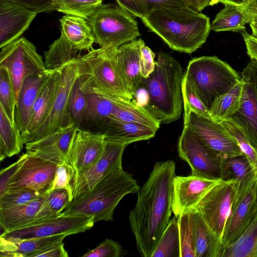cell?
Returning a JSON list of instances; mask_svg holds the SVG:
<instances>
[{
    "label": "cell",
    "mask_w": 257,
    "mask_h": 257,
    "mask_svg": "<svg viewBox=\"0 0 257 257\" xmlns=\"http://www.w3.org/2000/svg\"><path fill=\"white\" fill-rule=\"evenodd\" d=\"M257 210V178L241 196L235 197L226 220L221 239L223 248L243 234Z\"/></svg>",
    "instance_id": "ffe728a7"
},
{
    "label": "cell",
    "mask_w": 257,
    "mask_h": 257,
    "mask_svg": "<svg viewBox=\"0 0 257 257\" xmlns=\"http://www.w3.org/2000/svg\"><path fill=\"white\" fill-rule=\"evenodd\" d=\"M140 189L132 175L119 168L101 178L89 193L70 201L62 212L94 216L95 223L112 221L114 211L121 200L127 194L137 193Z\"/></svg>",
    "instance_id": "277c9868"
},
{
    "label": "cell",
    "mask_w": 257,
    "mask_h": 257,
    "mask_svg": "<svg viewBox=\"0 0 257 257\" xmlns=\"http://www.w3.org/2000/svg\"><path fill=\"white\" fill-rule=\"evenodd\" d=\"M141 73L143 78H147L155 67V54L143 40L141 45Z\"/></svg>",
    "instance_id": "681fc988"
},
{
    "label": "cell",
    "mask_w": 257,
    "mask_h": 257,
    "mask_svg": "<svg viewBox=\"0 0 257 257\" xmlns=\"http://www.w3.org/2000/svg\"><path fill=\"white\" fill-rule=\"evenodd\" d=\"M248 23L240 6L225 4L224 8L216 15L211 29L216 32H240L245 30V25Z\"/></svg>",
    "instance_id": "8d00e7d4"
},
{
    "label": "cell",
    "mask_w": 257,
    "mask_h": 257,
    "mask_svg": "<svg viewBox=\"0 0 257 257\" xmlns=\"http://www.w3.org/2000/svg\"><path fill=\"white\" fill-rule=\"evenodd\" d=\"M25 156V154H23L17 162L1 170L0 172V197L8 190V185L23 162Z\"/></svg>",
    "instance_id": "f907efd6"
},
{
    "label": "cell",
    "mask_w": 257,
    "mask_h": 257,
    "mask_svg": "<svg viewBox=\"0 0 257 257\" xmlns=\"http://www.w3.org/2000/svg\"><path fill=\"white\" fill-rule=\"evenodd\" d=\"M220 180L190 174L176 175L172 182V207L174 216L195 210L205 195Z\"/></svg>",
    "instance_id": "ac0fdd59"
},
{
    "label": "cell",
    "mask_w": 257,
    "mask_h": 257,
    "mask_svg": "<svg viewBox=\"0 0 257 257\" xmlns=\"http://www.w3.org/2000/svg\"><path fill=\"white\" fill-rule=\"evenodd\" d=\"M47 194L24 204L0 209V224L8 231L33 221Z\"/></svg>",
    "instance_id": "4dcf8cb0"
},
{
    "label": "cell",
    "mask_w": 257,
    "mask_h": 257,
    "mask_svg": "<svg viewBox=\"0 0 257 257\" xmlns=\"http://www.w3.org/2000/svg\"><path fill=\"white\" fill-rule=\"evenodd\" d=\"M193 211L178 218L180 245V257H195Z\"/></svg>",
    "instance_id": "7bdbcfd3"
},
{
    "label": "cell",
    "mask_w": 257,
    "mask_h": 257,
    "mask_svg": "<svg viewBox=\"0 0 257 257\" xmlns=\"http://www.w3.org/2000/svg\"><path fill=\"white\" fill-rule=\"evenodd\" d=\"M126 250L120 243L111 239H106L98 246L84 254L83 257H122Z\"/></svg>",
    "instance_id": "7dc6e473"
},
{
    "label": "cell",
    "mask_w": 257,
    "mask_h": 257,
    "mask_svg": "<svg viewBox=\"0 0 257 257\" xmlns=\"http://www.w3.org/2000/svg\"><path fill=\"white\" fill-rule=\"evenodd\" d=\"M238 185L235 181L220 180L205 195L195 209L221 240Z\"/></svg>",
    "instance_id": "4fadbf2b"
},
{
    "label": "cell",
    "mask_w": 257,
    "mask_h": 257,
    "mask_svg": "<svg viewBox=\"0 0 257 257\" xmlns=\"http://www.w3.org/2000/svg\"><path fill=\"white\" fill-rule=\"evenodd\" d=\"M52 71L29 75L23 82L15 108V122L23 138L27 133L34 104Z\"/></svg>",
    "instance_id": "603a6c76"
},
{
    "label": "cell",
    "mask_w": 257,
    "mask_h": 257,
    "mask_svg": "<svg viewBox=\"0 0 257 257\" xmlns=\"http://www.w3.org/2000/svg\"><path fill=\"white\" fill-rule=\"evenodd\" d=\"M94 216L60 214L34 220L24 226L10 230L2 238L10 242H17L33 238L58 234L69 235L83 232L93 227Z\"/></svg>",
    "instance_id": "9c48e42d"
},
{
    "label": "cell",
    "mask_w": 257,
    "mask_h": 257,
    "mask_svg": "<svg viewBox=\"0 0 257 257\" xmlns=\"http://www.w3.org/2000/svg\"><path fill=\"white\" fill-rule=\"evenodd\" d=\"M195 257H221V240L196 210L193 211Z\"/></svg>",
    "instance_id": "f1b7e54d"
},
{
    "label": "cell",
    "mask_w": 257,
    "mask_h": 257,
    "mask_svg": "<svg viewBox=\"0 0 257 257\" xmlns=\"http://www.w3.org/2000/svg\"><path fill=\"white\" fill-rule=\"evenodd\" d=\"M221 257H257V210L240 237L223 248Z\"/></svg>",
    "instance_id": "836d02e7"
},
{
    "label": "cell",
    "mask_w": 257,
    "mask_h": 257,
    "mask_svg": "<svg viewBox=\"0 0 257 257\" xmlns=\"http://www.w3.org/2000/svg\"><path fill=\"white\" fill-rule=\"evenodd\" d=\"M128 145L105 140L104 151L99 161L70 179V201L89 193L101 178L111 171L122 168L123 153Z\"/></svg>",
    "instance_id": "5bb4252c"
},
{
    "label": "cell",
    "mask_w": 257,
    "mask_h": 257,
    "mask_svg": "<svg viewBox=\"0 0 257 257\" xmlns=\"http://www.w3.org/2000/svg\"><path fill=\"white\" fill-rule=\"evenodd\" d=\"M179 157L189 165L191 174L221 180L223 158L205 146L187 124L179 138Z\"/></svg>",
    "instance_id": "7c38bea8"
},
{
    "label": "cell",
    "mask_w": 257,
    "mask_h": 257,
    "mask_svg": "<svg viewBox=\"0 0 257 257\" xmlns=\"http://www.w3.org/2000/svg\"><path fill=\"white\" fill-rule=\"evenodd\" d=\"M115 48L93 49L81 55L80 68L94 86L107 93L132 100V93L115 60Z\"/></svg>",
    "instance_id": "52a82bcc"
},
{
    "label": "cell",
    "mask_w": 257,
    "mask_h": 257,
    "mask_svg": "<svg viewBox=\"0 0 257 257\" xmlns=\"http://www.w3.org/2000/svg\"><path fill=\"white\" fill-rule=\"evenodd\" d=\"M85 78V74L80 68V74L72 85L69 98V113L73 122L78 129L81 124L87 106V98L83 89Z\"/></svg>",
    "instance_id": "ab89813d"
},
{
    "label": "cell",
    "mask_w": 257,
    "mask_h": 257,
    "mask_svg": "<svg viewBox=\"0 0 257 257\" xmlns=\"http://www.w3.org/2000/svg\"><path fill=\"white\" fill-rule=\"evenodd\" d=\"M152 257H180L179 226L175 216L170 220Z\"/></svg>",
    "instance_id": "f35d334b"
},
{
    "label": "cell",
    "mask_w": 257,
    "mask_h": 257,
    "mask_svg": "<svg viewBox=\"0 0 257 257\" xmlns=\"http://www.w3.org/2000/svg\"><path fill=\"white\" fill-rule=\"evenodd\" d=\"M63 241L59 242L35 254L33 257H67Z\"/></svg>",
    "instance_id": "db71d44e"
},
{
    "label": "cell",
    "mask_w": 257,
    "mask_h": 257,
    "mask_svg": "<svg viewBox=\"0 0 257 257\" xmlns=\"http://www.w3.org/2000/svg\"><path fill=\"white\" fill-rule=\"evenodd\" d=\"M240 75L242 83L240 107L229 118L242 129L257 151V62L251 60Z\"/></svg>",
    "instance_id": "9a60e30c"
},
{
    "label": "cell",
    "mask_w": 257,
    "mask_h": 257,
    "mask_svg": "<svg viewBox=\"0 0 257 257\" xmlns=\"http://www.w3.org/2000/svg\"><path fill=\"white\" fill-rule=\"evenodd\" d=\"M256 172H257V164H256Z\"/></svg>",
    "instance_id": "6125c7cd"
},
{
    "label": "cell",
    "mask_w": 257,
    "mask_h": 257,
    "mask_svg": "<svg viewBox=\"0 0 257 257\" xmlns=\"http://www.w3.org/2000/svg\"><path fill=\"white\" fill-rule=\"evenodd\" d=\"M245 43L246 53L251 60L257 62V38L245 30L240 32Z\"/></svg>",
    "instance_id": "11a10c76"
},
{
    "label": "cell",
    "mask_w": 257,
    "mask_h": 257,
    "mask_svg": "<svg viewBox=\"0 0 257 257\" xmlns=\"http://www.w3.org/2000/svg\"><path fill=\"white\" fill-rule=\"evenodd\" d=\"M185 1L191 8L199 12L207 7L213 6L219 3L218 0H185Z\"/></svg>",
    "instance_id": "6f0895ef"
},
{
    "label": "cell",
    "mask_w": 257,
    "mask_h": 257,
    "mask_svg": "<svg viewBox=\"0 0 257 257\" xmlns=\"http://www.w3.org/2000/svg\"><path fill=\"white\" fill-rule=\"evenodd\" d=\"M61 68L52 71L36 98L26 134L23 138L24 143L26 138L43 123L51 111L60 84Z\"/></svg>",
    "instance_id": "d4e9b609"
},
{
    "label": "cell",
    "mask_w": 257,
    "mask_h": 257,
    "mask_svg": "<svg viewBox=\"0 0 257 257\" xmlns=\"http://www.w3.org/2000/svg\"><path fill=\"white\" fill-rule=\"evenodd\" d=\"M251 1H252V0H244V3H247V2H248Z\"/></svg>",
    "instance_id": "94428289"
},
{
    "label": "cell",
    "mask_w": 257,
    "mask_h": 257,
    "mask_svg": "<svg viewBox=\"0 0 257 257\" xmlns=\"http://www.w3.org/2000/svg\"><path fill=\"white\" fill-rule=\"evenodd\" d=\"M41 195L37 191L29 188L8 190L0 197V209L24 204Z\"/></svg>",
    "instance_id": "bcb514c9"
},
{
    "label": "cell",
    "mask_w": 257,
    "mask_h": 257,
    "mask_svg": "<svg viewBox=\"0 0 257 257\" xmlns=\"http://www.w3.org/2000/svg\"><path fill=\"white\" fill-rule=\"evenodd\" d=\"M184 124L188 125L203 144L223 158L243 154L236 140L221 122L206 118L183 101Z\"/></svg>",
    "instance_id": "8fae6325"
},
{
    "label": "cell",
    "mask_w": 257,
    "mask_h": 257,
    "mask_svg": "<svg viewBox=\"0 0 257 257\" xmlns=\"http://www.w3.org/2000/svg\"><path fill=\"white\" fill-rule=\"evenodd\" d=\"M117 5L132 15L141 19L155 10L184 9L190 7L185 0H115Z\"/></svg>",
    "instance_id": "d590c367"
},
{
    "label": "cell",
    "mask_w": 257,
    "mask_h": 257,
    "mask_svg": "<svg viewBox=\"0 0 257 257\" xmlns=\"http://www.w3.org/2000/svg\"><path fill=\"white\" fill-rule=\"evenodd\" d=\"M141 20L171 49L188 54L206 42L211 30L210 18L190 7L156 10Z\"/></svg>",
    "instance_id": "7a4b0ae2"
},
{
    "label": "cell",
    "mask_w": 257,
    "mask_h": 257,
    "mask_svg": "<svg viewBox=\"0 0 257 257\" xmlns=\"http://www.w3.org/2000/svg\"><path fill=\"white\" fill-rule=\"evenodd\" d=\"M83 89L87 98V106L79 129L85 126L83 130L89 131L93 127L94 133L103 134L121 97L107 93L94 86L87 80L86 74Z\"/></svg>",
    "instance_id": "d6986e66"
},
{
    "label": "cell",
    "mask_w": 257,
    "mask_h": 257,
    "mask_svg": "<svg viewBox=\"0 0 257 257\" xmlns=\"http://www.w3.org/2000/svg\"><path fill=\"white\" fill-rule=\"evenodd\" d=\"M80 51L74 49L63 35L55 40L44 52V63L48 70L60 68L66 63L79 58Z\"/></svg>",
    "instance_id": "74e56055"
},
{
    "label": "cell",
    "mask_w": 257,
    "mask_h": 257,
    "mask_svg": "<svg viewBox=\"0 0 257 257\" xmlns=\"http://www.w3.org/2000/svg\"><path fill=\"white\" fill-rule=\"evenodd\" d=\"M102 0H52L55 10L88 20L102 4Z\"/></svg>",
    "instance_id": "b9f144b4"
},
{
    "label": "cell",
    "mask_w": 257,
    "mask_h": 257,
    "mask_svg": "<svg viewBox=\"0 0 257 257\" xmlns=\"http://www.w3.org/2000/svg\"><path fill=\"white\" fill-rule=\"evenodd\" d=\"M219 3L225 4H232L240 6L244 3V0H218Z\"/></svg>",
    "instance_id": "680465c9"
},
{
    "label": "cell",
    "mask_w": 257,
    "mask_h": 257,
    "mask_svg": "<svg viewBox=\"0 0 257 257\" xmlns=\"http://www.w3.org/2000/svg\"><path fill=\"white\" fill-rule=\"evenodd\" d=\"M182 90L184 102H186L199 114L212 119L209 110L198 97L184 75L182 84Z\"/></svg>",
    "instance_id": "c3c4849f"
},
{
    "label": "cell",
    "mask_w": 257,
    "mask_h": 257,
    "mask_svg": "<svg viewBox=\"0 0 257 257\" xmlns=\"http://www.w3.org/2000/svg\"><path fill=\"white\" fill-rule=\"evenodd\" d=\"M237 142L240 150L256 169L257 151L251 146L242 129L233 120L228 118L221 122Z\"/></svg>",
    "instance_id": "f6af8a7d"
},
{
    "label": "cell",
    "mask_w": 257,
    "mask_h": 257,
    "mask_svg": "<svg viewBox=\"0 0 257 257\" xmlns=\"http://www.w3.org/2000/svg\"><path fill=\"white\" fill-rule=\"evenodd\" d=\"M242 92L241 80L228 92L218 96L209 109L212 119L221 122L235 114L240 107Z\"/></svg>",
    "instance_id": "e575fe53"
},
{
    "label": "cell",
    "mask_w": 257,
    "mask_h": 257,
    "mask_svg": "<svg viewBox=\"0 0 257 257\" xmlns=\"http://www.w3.org/2000/svg\"><path fill=\"white\" fill-rule=\"evenodd\" d=\"M240 6L248 23L257 21V0L244 3Z\"/></svg>",
    "instance_id": "9f6ffc18"
},
{
    "label": "cell",
    "mask_w": 257,
    "mask_h": 257,
    "mask_svg": "<svg viewBox=\"0 0 257 257\" xmlns=\"http://www.w3.org/2000/svg\"><path fill=\"white\" fill-rule=\"evenodd\" d=\"M157 131L142 124L124 121L111 116L103 134L106 140L129 145L151 139L155 137Z\"/></svg>",
    "instance_id": "83f0119b"
},
{
    "label": "cell",
    "mask_w": 257,
    "mask_h": 257,
    "mask_svg": "<svg viewBox=\"0 0 257 257\" xmlns=\"http://www.w3.org/2000/svg\"><path fill=\"white\" fill-rule=\"evenodd\" d=\"M111 117L120 120L142 124L158 130L161 122L144 107L133 100L119 99Z\"/></svg>",
    "instance_id": "d6a6232c"
},
{
    "label": "cell",
    "mask_w": 257,
    "mask_h": 257,
    "mask_svg": "<svg viewBox=\"0 0 257 257\" xmlns=\"http://www.w3.org/2000/svg\"><path fill=\"white\" fill-rule=\"evenodd\" d=\"M87 21L100 48L118 47L141 36L133 16L118 5H102Z\"/></svg>",
    "instance_id": "8992f818"
},
{
    "label": "cell",
    "mask_w": 257,
    "mask_h": 257,
    "mask_svg": "<svg viewBox=\"0 0 257 257\" xmlns=\"http://www.w3.org/2000/svg\"><path fill=\"white\" fill-rule=\"evenodd\" d=\"M22 5L37 13L50 12L55 10L52 0H5Z\"/></svg>",
    "instance_id": "f5cc1de1"
},
{
    "label": "cell",
    "mask_w": 257,
    "mask_h": 257,
    "mask_svg": "<svg viewBox=\"0 0 257 257\" xmlns=\"http://www.w3.org/2000/svg\"><path fill=\"white\" fill-rule=\"evenodd\" d=\"M66 236L65 234H58L14 242L0 238V255L8 257H33L37 253L52 245L63 241Z\"/></svg>",
    "instance_id": "f546056e"
},
{
    "label": "cell",
    "mask_w": 257,
    "mask_h": 257,
    "mask_svg": "<svg viewBox=\"0 0 257 257\" xmlns=\"http://www.w3.org/2000/svg\"><path fill=\"white\" fill-rule=\"evenodd\" d=\"M256 178L255 168L243 154L223 159L221 180L238 183L236 197L243 194Z\"/></svg>",
    "instance_id": "484cf974"
},
{
    "label": "cell",
    "mask_w": 257,
    "mask_h": 257,
    "mask_svg": "<svg viewBox=\"0 0 257 257\" xmlns=\"http://www.w3.org/2000/svg\"><path fill=\"white\" fill-rule=\"evenodd\" d=\"M180 63L169 54L160 52L153 72L143 78L139 87L146 91L144 108L160 122L168 124L180 118L183 99L184 77Z\"/></svg>",
    "instance_id": "3957f363"
},
{
    "label": "cell",
    "mask_w": 257,
    "mask_h": 257,
    "mask_svg": "<svg viewBox=\"0 0 257 257\" xmlns=\"http://www.w3.org/2000/svg\"><path fill=\"white\" fill-rule=\"evenodd\" d=\"M70 173L65 162L58 165L53 186L49 192L58 189H65L68 190L70 193Z\"/></svg>",
    "instance_id": "816d5d0a"
},
{
    "label": "cell",
    "mask_w": 257,
    "mask_h": 257,
    "mask_svg": "<svg viewBox=\"0 0 257 257\" xmlns=\"http://www.w3.org/2000/svg\"><path fill=\"white\" fill-rule=\"evenodd\" d=\"M37 14L22 5L0 0V48L20 38Z\"/></svg>",
    "instance_id": "7402d4cb"
},
{
    "label": "cell",
    "mask_w": 257,
    "mask_h": 257,
    "mask_svg": "<svg viewBox=\"0 0 257 257\" xmlns=\"http://www.w3.org/2000/svg\"><path fill=\"white\" fill-rule=\"evenodd\" d=\"M143 40H134L115 49V58L134 97L142 81L141 45Z\"/></svg>",
    "instance_id": "cb8c5ba5"
},
{
    "label": "cell",
    "mask_w": 257,
    "mask_h": 257,
    "mask_svg": "<svg viewBox=\"0 0 257 257\" xmlns=\"http://www.w3.org/2000/svg\"><path fill=\"white\" fill-rule=\"evenodd\" d=\"M70 202V193L67 189H58L49 192L47 193L34 220L60 214Z\"/></svg>",
    "instance_id": "60d3db41"
},
{
    "label": "cell",
    "mask_w": 257,
    "mask_h": 257,
    "mask_svg": "<svg viewBox=\"0 0 257 257\" xmlns=\"http://www.w3.org/2000/svg\"><path fill=\"white\" fill-rule=\"evenodd\" d=\"M1 49L0 65L8 69L16 105L24 79L29 75L42 73L48 70L36 47L24 37H20Z\"/></svg>",
    "instance_id": "ba28073f"
},
{
    "label": "cell",
    "mask_w": 257,
    "mask_h": 257,
    "mask_svg": "<svg viewBox=\"0 0 257 257\" xmlns=\"http://www.w3.org/2000/svg\"><path fill=\"white\" fill-rule=\"evenodd\" d=\"M78 128L74 123L62 127L41 139L26 144V153L51 161L63 163Z\"/></svg>",
    "instance_id": "44dd1931"
},
{
    "label": "cell",
    "mask_w": 257,
    "mask_h": 257,
    "mask_svg": "<svg viewBox=\"0 0 257 257\" xmlns=\"http://www.w3.org/2000/svg\"><path fill=\"white\" fill-rule=\"evenodd\" d=\"M175 170L173 160L156 162L137 193V203L130 212L131 228L143 257H152L170 220Z\"/></svg>",
    "instance_id": "6da1fadb"
},
{
    "label": "cell",
    "mask_w": 257,
    "mask_h": 257,
    "mask_svg": "<svg viewBox=\"0 0 257 257\" xmlns=\"http://www.w3.org/2000/svg\"><path fill=\"white\" fill-rule=\"evenodd\" d=\"M79 58L61 68L60 84L51 111L43 123L26 138L24 144L37 141L73 123L69 111V98L72 85L80 73Z\"/></svg>",
    "instance_id": "30bf717a"
},
{
    "label": "cell",
    "mask_w": 257,
    "mask_h": 257,
    "mask_svg": "<svg viewBox=\"0 0 257 257\" xmlns=\"http://www.w3.org/2000/svg\"><path fill=\"white\" fill-rule=\"evenodd\" d=\"M184 76L209 111L218 96L241 80L233 68L215 56L194 58L189 62Z\"/></svg>",
    "instance_id": "5b68a950"
},
{
    "label": "cell",
    "mask_w": 257,
    "mask_h": 257,
    "mask_svg": "<svg viewBox=\"0 0 257 257\" xmlns=\"http://www.w3.org/2000/svg\"><path fill=\"white\" fill-rule=\"evenodd\" d=\"M61 34L75 50L90 51L95 38L87 20L73 15H66L60 20Z\"/></svg>",
    "instance_id": "4316f807"
},
{
    "label": "cell",
    "mask_w": 257,
    "mask_h": 257,
    "mask_svg": "<svg viewBox=\"0 0 257 257\" xmlns=\"http://www.w3.org/2000/svg\"><path fill=\"white\" fill-rule=\"evenodd\" d=\"M105 144L104 134L78 130L64 162L68 168L70 179L99 161Z\"/></svg>",
    "instance_id": "e0dca14e"
},
{
    "label": "cell",
    "mask_w": 257,
    "mask_h": 257,
    "mask_svg": "<svg viewBox=\"0 0 257 257\" xmlns=\"http://www.w3.org/2000/svg\"><path fill=\"white\" fill-rule=\"evenodd\" d=\"M0 105L12 120L15 121L16 99L8 69L0 65Z\"/></svg>",
    "instance_id": "ee69618b"
},
{
    "label": "cell",
    "mask_w": 257,
    "mask_h": 257,
    "mask_svg": "<svg viewBox=\"0 0 257 257\" xmlns=\"http://www.w3.org/2000/svg\"><path fill=\"white\" fill-rule=\"evenodd\" d=\"M252 35L257 38V21H251L249 23Z\"/></svg>",
    "instance_id": "91938a15"
},
{
    "label": "cell",
    "mask_w": 257,
    "mask_h": 257,
    "mask_svg": "<svg viewBox=\"0 0 257 257\" xmlns=\"http://www.w3.org/2000/svg\"><path fill=\"white\" fill-rule=\"evenodd\" d=\"M19 169L8 185V190L29 188L40 195L49 193L55 178L57 164L26 153Z\"/></svg>",
    "instance_id": "2e32d148"
},
{
    "label": "cell",
    "mask_w": 257,
    "mask_h": 257,
    "mask_svg": "<svg viewBox=\"0 0 257 257\" xmlns=\"http://www.w3.org/2000/svg\"><path fill=\"white\" fill-rule=\"evenodd\" d=\"M24 144L19 128L0 105V161L18 154Z\"/></svg>",
    "instance_id": "1f68e13d"
}]
</instances>
